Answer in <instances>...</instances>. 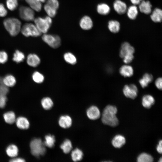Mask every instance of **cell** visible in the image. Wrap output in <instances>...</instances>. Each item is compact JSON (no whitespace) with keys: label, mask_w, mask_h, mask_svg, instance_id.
Returning a JSON list of instances; mask_svg holds the SVG:
<instances>
[{"label":"cell","mask_w":162,"mask_h":162,"mask_svg":"<svg viewBox=\"0 0 162 162\" xmlns=\"http://www.w3.org/2000/svg\"><path fill=\"white\" fill-rule=\"evenodd\" d=\"M83 154L81 150L76 148L72 151L71 157L72 160L75 162L81 160L83 157Z\"/></svg>","instance_id":"27"},{"label":"cell","mask_w":162,"mask_h":162,"mask_svg":"<svg viewBox=\"0 0 162 162\" xmlns=\"http://www.w3.org/2000/svg\"><path fill=\"white\" fill-rule=\"evenodd\" d=\"M4 26L10 35L12 36L17 35L21 28V23L18 19L14 18H8L3 21Z\"/></svg>","instance_id":"2"},{"label":"cell","mask_w":162,"mask_h":162,"mask_svg":"<svg viewBox=\"0 0 162 162\" xmlns=\"http://www.w3.org/2000/svg\"><path fill=\"white\" fill-rule=\"evenodd\" d=\"M123 91L125 97L133 99L136 97L138 93L137 87L134 84L125 85L123 88Z\"/></svg>","instance_id":"9"},{"label":"cell","mask_w":162,"mask_h":162,"mask_svg":"<svg viewBox=\"0 0 162 162\" xmlns=\"http://www.w3.org/2000/svg\"><path fill=\"white\" fill-rule=\"evenodd\" d=\"M2 81L4 84L8 87H11L16 84V79L13 75L8 74L2 78Z\"/></svg>","instance_id":"22"},{"label":"cell","mask_w":162,"mask_h":162,"mask_svg":"<svg viewBox=\"0 0 162 162\" xmlns=\"http://www.w3.org/2000/svg\"><path fill=\"white\" fill-rule=\"evenodd\" d=\"M27 63L30 66L35 67L40 64V60L39 57L35 54H30L27 58Z\"/></svg>","instance_id":"14"},{"label":"cell","mask_w":162,"mask_h":162,"mask_svg":"<svg viewBox=\"0 0 162 162\" xmlns=\"http://www.w3.org/2000/svg\"><path fill=\"white\" fill-rule=\"evenodd\" d=\"M6 3L7 8L11 11L15 10L18 5L17 0H6Z\"/></svg>","instance_id":"38"},{"label":"cell","mask_w":162,"mask_h":162,"mask_svg":"<svg viewBox=\"0 0 162 162\" xmlns=\"http://www.w3.org/2000/svg\"><path fill=\"white\" fill-rule=\"evenodd\" d=\"M20 31L22 34L26 37L29 36L37 37L41 34L35 25L30 23L24 24L21 27Z\"/></svg>","instance_id":"7"},{"label":"cell","mask_w":162,"mask_h":162,"mask_svg":"<svg viewBox=\"0 0 162 162\" xmlns=\"http://www.w3.org/2000/svg\"><path fill=\"white\" fill-rule=\"evenodd\" d=\"M59 126L64 128H68L70 127L72 124L71 118L68 115L62 116L58 120Z\"/></svg>","instance_id":"15"},{"label":"cell","mask_w":162,"mask_h":162,"mask_svg":"<svg viewBox=\"0 0 162 162\" xmlns=\"http://www.w3.org/2000/svg\"><path fill=\"white\" fill-rule=\"evenodd\" d=\"M153 80L152 75L148 73L145 74L142 78L140 79L139 82L141 86L143 88L147 87Z\"/></svg>","instance_id":"20"},{"label":"cell","mask_w":162,"mask_h":162,"mask_svg":"<svg viewBox=\"0 0 162 162\" xmlns=\"http://www.w3.org/2000/svg\"><path fill=\"white\" fill-rule=\"evenodd\" d=\"M30 146L32 154L36 157L44 155L46 153V146L40 138H35L32 140Z\"/></svg>","instance_id":"4"},{"label":"cell","mask_w":162,"mask_h":162,"mask_svg":"<svg viewBox=\"0 0 162 162\" xmlns=\"http://www.w3.org/2000/svg\"><path fill=\"white\" fill-rule=\"evenodd\" d=\"M41 104L44 109L48 110L50 109L52 107L53 103L52 99L50 98L46 97L42 99Z\"/></svg>","instance_id":"33"},{"label":"cell","mask_w":162,"mask_h":162,"mask_svg":"<svg viewBox=\"0 0 162 162\" xmlns=\"http://www.w3.org/2000/svg\"><path fill=\"white\" fill-rule=\"evenodd\" d=\"M25 56L22 52L16 50L13 55V60L17 63H19L22 62L24 59Z\"/></svg>","instance_id":"36"},{"label":"cell","mask_w":162,"mask_h":162,"mask_svg":"<svg viewBox=\"0 0 162 162\" xmlns=\"http://www.w3.org/2000/svg\"><path fill=\"white\" fill-rule=\"evenodd\" d=\"M152 20L155 22H161L162 19V11L159 8H155L150 16Z\"/></svg>","instance_id":"21"},{"label":"cell","mask_w":162,"mask_h":162,"mask_svg":"<svg viewBox=\"0 0 162 162\" xmlns=\"http://www.w3.org/2000/svg\"><path fill=\"white\" fill-rule=\"evenodd\" d=\"M7 100L6 95L0 94V108H3L5 107Z\"/></svg>","instance_id":"42"},{"label":"cell","mask_w":162,"mask_h":162,"mask_svg":"<svg viewBox=\"0 0 162 162\" xmlns=\"http://www.w3.org/2000/svg\"><path fill=\"white\" fill-rule=\"evenodd\" d=\"M159 162H162V158L161 157L159 160Z\"/></svg>","instance_id":"49"},{"label":"cell","mask_w":162,"mask_h":162,"mask_svg":"<svg viewBox=\"0 0 162 162\" xmlns=\"http://www.w3.org/2000/svg\"><path fill=\"white\" fill-rule=\"evenodd\" d=\"M46 4L57 10L59 7V3L58 0H47Z\"/></svg>","instance_id":"41"},{"label":"cell","mask_w":162,"mask_h":162,"mask_svg":"<svg viewBox=\"0 0 162 162\" xmlns=\"http://www.w3.org/2000/svg\"><path fill=\"white\" fill-rule=\"evenodd\" d=\"M113 7L115 10L119 14H124L127 9L126 4L120 0H115L113 3Z\"/></svg>","instance_id":"12"},{"label":"cell","mask_w":162,"mask_h":162,"mask_svg":"<svg viewBox=\"0 0 162 162\" xmlns=\"http://www.w3.org/2000/svg\"><path fill=\"white\" fill-rule=\"evenodd\" d=\"M86 114L89 118L92 120H95L99 118L100 113L99 108L95 106H92L86 111Z\"/></svg>","instance_id":"11"},{"label":"cell","mask_w":162,"mask_h":162,"mask_svg":"<svg viewBox=\"0 0 162 162\" xmlns=\"http://www.w3.org/2000/svg\"><path fill=\"white\" fill-rule=\"evenodd\" d=\"M63 57L65 61L69 64L73 65L75 64L77 62L76 57L70 52H68L65 53Z\"/></svg>","instance_id":"28"},{"label":"cell","mask_w":162,"mask_h":162,"mask_svg":"<svg viewBox=\"0 0 162 162\" xmlns=\"http://www.w3.org/2000/svg\"><path fill=\"white\" fill-rule=\"evenodd\" d=\"M2 79V78L0 77V94L6 95L8 92L9 88L3 83Z\"/></svg>","instance_id":"39"},{"label":"cell","mask_w":162,"mask_h":162,"mask_svg":"<svg viewBox=\"0 0 162 162\" xmlns=\"http://www.w3.org/2000/svg\"><path fill=\"white\" fill-rule=\"evenodd\" d=\"M17 126L22 129H26L29 127V123L28 120L23 117H19L16 120Z\"/></svg>","instance_id":"18"},{"label":"cell","mask_w":162,"mask_h":162,"mask_svg":"<svg viewBox=\"0 0 162 162\" xmlns=\"http://www.w3.org/2000/svg\"><path fill=\"white\" fill-rule=\"evenodd\" d=\"M162 78L161 77L157 78L156 80L155 84L157 88L159 89H162Z\"/></svg>","instance_id":"44"},{"label":"cell","mask_w":162,"mask_h":162,"mask_svg":"<svg viewBox=\"0 0 162 162\" xmlns=\"http://www.w3.org/2000/svg\"><path fill=\"white\" fill-rule=\"evenodd\" d=\"M44 8L48 16L52 18L56 16L57 10L52 6L46 3Z\"/></svg>","instance_id":"35"},{"label":"cell","mask_w":162,"mask_h":162,"mask_svg":"<svg viewBox=\"0 0 162 162\" xmlns=\"http://www.w3.org/2000/svg\"><path fill=\"white\" fill-rule=\"evenodd\" d=\"M19 14L22 20L27 21H34L35 19L34 10L30 7L21 6L19 8Z\"/></svg>","instance_id":"8"},{"label":"cell","mask_w":162,"mask_h":162,"mask_svg":"<svg viewBox=\"0 0 162 162\" xmlns=\"http://www.w3.org/2000/svg\"><path fill=\"white\" fill-rule=\"evenodd\" d=\"M125 137L121 134L115 135L112 140V144L114 147L119 148L122 147L126 143Z\"/></svg>","instance_id":"13"},{"label":"cell","mask_w":162,"mask_h":162,"mask_svg":"<svg viewBox=\"0 0 162 162\" xmlns=\"http://www.w3.org/2000/svg\"><path fill=\"white\" fill-rule=\"evenodd\" d=\"M45 141L44 143L45 146L52 148L54 147L55 142V138L53 135L49 134L45 137Z\"/></svg>","instance_id":"31"},{"label":"cell","mask_w":162,"mask_h":162,"mask_svg":"<svg viewBox=\"0 0 162 162\" xmlns=\"http://www.w3.org/2000/svg\"><path fill=\"white\" fill-rule=\"evenodd\" d=\"M6 152L9 156L12 158L15 157L18 154V149L16 145H11L7 148Z\"/></svg>","instance_id":"32"},{"label":"cell","mask_w":162,"mask_h":162,"mask_svg":"<svg viewBox=\"0 0 162 162\" xmlns=\"http://www.w3.org/2000/svg\"><path fill=\"white\" fill-rule=\"evenodd\" d=\"M162 141L160 140L159 141L156 147V150L159 154H161L162 152Z\"/></svg>","instance_id":"45"},{"label":"cell","mask_w":162,"mask_h":162,"mask_svg":"<svg viewBox=\"0 0 162 162\" xmlns=\"http://www.w3.org/2000/svg\"><path fill=\"white\" fill-rule=\"evenodd\" d=\"M120 24L117 21L111 20L108 22V27L112 32L115 33L119 32L120 29Z\"/></svg>","instance_id":"23"},{"label":"cell","mask_w":162,"mask_h":162,"mask_svg":"<svg viewBox=\"0 0 162 162\" xmlns=\"http://www.w3.org/2000/svg\"><path fill=\"white\" fill-rule=\"evenodd\" d=\"M60 148L65 154L69 153L72 148V143L68 139H65L60 145Z\"/></svg>","instance_id":"29"},{"label":"cell","mask_w":162,"mask_h":162,"mask_svg":"<svg viewBox=\"0 0 162 162\" xmlns=\"http://www.w3.org/2000/svg\"><path fill=\"white\" fill-rule=\"evenodd\" d=\"M155 99L151 95L146 94L143 96L142 100V106L147 109H150L155 103Z\"/></svg>","instance_id":"16"},{"label":"cell","mask_w":162,"mask_h":162,"mask_svg":"<svg viewBox=\"0 0 162 162\" xmlns=\"http://www.w3.org/2000/svg\"><path fill=\"white\" fill-rule=\"evenodd\" d=\"M126 11L128 17L132 20L135 19L138 14L137 8L134 5L130 6Z\"/></svg>","instance_id":"26"},{"label":"cell","mask_w":162,"mask_h":162,"mask_svg":"<svg viewBox=\"0 0 162 162\" xmlns=\"http://www.w3.org/2000/svg\"><path fill=\"white\" fill-rule=\"evenodd\" d=\"M152 5L148 1L142 0L139 4V9L142 13L148 14L152 12Z\"/></svg>","instance_id":"17"},{"label":"cell","mask_w":162,"mask_h":162,"mask_svg":"<svg viewBox=\"0 0 162 162\" xmlns=\"http://www.w3.org/2000/svg\"><path fill=\"white\" fill-rule=\"evenodd\" d=\"M7 10L4 5L2 3H0V17H4L7 15Z\"/></svg>","instance_id":"43"},{"label":"cell","mask_w":162,"mask_h":162,"mask_svg":"<svg viewBox=\"0 0 162 162\" xmlns=\"http://www.w3.org/2000/svg\"><path fill=\"white\" fill-rule=\"evenodd\" d=\"M117 112V109L116 106L110 105L107 106L102 113V123L112 127L117 126L119 124V120L116 116Z\"/></svg>","instance_id":"1"},{"label":"cell","mask_w":162,"mask_h":162,"mask_svg":"<svg viewBox=\"0 0 162 162\" xmlns=\"http://www.w3.org/2000/svg\"><path fill=\"white\" fill-rule=\"evenodd\" d=\"M120 74L124 77H130L134 74L133 68L130 66L124 65L119 69Z\"/></svg>","instance_id":"19"},{"label":"cell","mask_w":162,"mask_h":162,"mask_svg":"<svg viewBox=\"0 0 162 162\" xmlns=\"http://www.w3.org/2000/svg\"><path fill=\"white\" fill-rule=\"evenodd\" d=\"M4 121L7 123L12 124L16 121V116L14 113L12 111H9L5 113L3 115Z\"/></svg>","instance_id":"34"},{"label":"cell","mask_w":162,"mask_h":162,"mask_svg":"<svg viewBox=\"0 0 162 162\" xmlns=\"http://www.w3.org/2000/svg\"><path fill=\"white\" fill-rule=\"evenodd\" d=\"M79 25L83 30H88L91 29L93 26V22L91 18L88 16L85 15L80 19Z\"/></svg>","instance_id":"10"},{"label":"cell","mask_w":162,"mask_h":162,"mask_svg":"<svg viewBox=\"0 0 162 162\" xmlns=\"http://www.w3.org/2000/svg\"><path fill=\"white\" fill-rule=\"evenodd\" d=\"M153 160L154 159L152 156L145 152L140 154L137 158V161L138 162H152Z\"/></svg>","instance_id":"30"},{"label":"cell","mask_w":162,"mask_h":162,"mask_svg":"<svg viewBox=\"0 0 162 162\" xmlns=\"http://www.w3.org/2000/svg\"><path fill=\"white\" fill-rule=\"evenodd\" d=\"M42 38L44 42L52 48H57L61 45V39L59 36L57 35L46 33L44 34Z\"/></svg>","instance_id":"6"},{"label":"cell","mask_w":162,"mask_h":162,"mask_svg":"<svg viewBox=\"0 0 162 162\" xmlns=\"http://www.w3.org/2000/svg\"><path fill=\"white\" fill-rule=\"evenodd\" d=\"M34 24L39 31L43 34L46 33L52 23V18L48 16L45 17H38L34 20Z\"/></svg>","instance_id":"5"},{"label":"cell","mask_w":162,"mask_h":162,"mask_svg":"<svg viewBox=\"0 0 162 162\" xmlns=\"http://www.w3.org/2000/svg\"><path fill=\"white\" fill-rule=\"evenodd\" d=\"M32 78L33 81L38 83H40L43 82L44 79V76L38 71H35L32 75Z\"/></svg>","instance_id":"37"},{"label":"cell","mask_w":162,"mask_h":162,"mask_svg":"<svg viewBox=\"0 0 162 162\" xmlns=\"http://www.w3.org/2000/svg\"><path fill=\"white\" fill-rule=\"evenodd\" d=\"M135 52L134 47L127 42L123 43L121 45L119 52L120 57L123 58V62L126 64L130 63L134 58Z\"/></svg>","instance_id":"3"},{"label":"cell","mask_w":162,"mask_h":162,"mask_svg":"<svg viewBox=\"0 0 162 162\" xmlns=\"http://www.w3.org/2000/svg\"><path fill=\"white\" fill-rule=\"evenodd\" d=\"M131 2L134 5L139 4L142 0H130Z\"/></svg>","instance_id":"47"},{"label":"cell","mask_w":162,"mask_h":162,"mask_svg":"<svg viewBox=\"0 0 162 162\" xmlns=\"http://www.w3.org/2000/svg\"><path fill=\"white\" fill-rule=\"evenodd\" d=\"M12 162H23L25 161V160L21 158H15L13 159L10 160Z\"/></svg>","instance_id":"46"},{"label":"cell","mask_w":162,"mask_h":162,"mask_svg":"<svg viewBox=\"0 0 162 162\" xmlns=\"http://www.w3.org/2000/svg\"><path fill=\"white\" fill-rule=\"evenodd\" d=\"M97 10L99 14L105 15L109 13L110 8L107 4L105 3H101L97 5Z\"/></svg>","instance_id":"25"},{"label":"cell","mask_w":162,"mask_h":162,"mask_svg":"<svg viewBox=\"0 0 162 162\" xmlns=\"http://www.w3.org/2000/svg\"><path fill=\"white\" fill-rule=\"evenodd\" d=\"M30 7L34 11L39 12L42 8V3L38 0H25Z\"/></svg>","instance_id":"24"},{"label":"cell","mask_w":162,"mask_h":162,"mask_svg":"<svg viewBox=\"0 0 162 162\" xmlns=\"http://www.w3.org/2000/svg\"><path fill=\"white\" fill-rule=\"evenodd\" d=\"M41 3H44L47 0H38Z\"/></svg>","instance_id":"48"},{"label":"cell","mask_w":162,"mask_h":162,"mask_svg":"<svg viewBox=\"0 0 162 162\" xmlns=\"http://www.w3.org/2000/svg\"><path fill=\"white\" fill-rule=\"evenodd\" d=\"M8 56L6 52L4 51H0V63L4 64L8 60Z\"/></svg>","instance_id":"40"}]
</instances>
